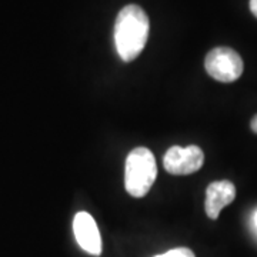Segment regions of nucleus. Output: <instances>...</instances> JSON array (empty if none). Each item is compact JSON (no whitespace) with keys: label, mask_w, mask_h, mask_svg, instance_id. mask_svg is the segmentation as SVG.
Instances as JSON below:
<instances>
[{"label":"nucleus","mask_w":257,"mask_h":257,"mask_svg":"<svg viewBox=\"0 0 257 257\" xmlns=\"http://www.w3.org/2000/svg\"><path fill=\"white\" fill-rule=\"evenodd\" d=\"M156 176V159L149 149L138 147L128 153L124 169V186L132 197L146 196Z\"/></svg>","instance_id":"f03ea898"},{"label":"nucleus","mask_w":257,"mask_h":257,"mask_svg":"<svg viewBox=\"0 0 257 257\" xmlns=\"http://www.w3.org/2000/svg\"><path fill=\"white\" fill-rule=\"evenodd\" d=\"M254 224H256V229H257V211L254 213Z\"/></svg>","instance_id":"9d476101"},{"label":"nucleus","mask_w":257,"mask_h":257,"mask_svg":"<svg viewBox=\"0 0 257 257\" xmlns=\"http://www.w3.org/2000/svg\"><path fill=\"white\" fill-rule=\"evenodd\" d=\"M73 231L76 241L80 247L92 254L100 256L101 254V237L97 224L92 216L86 211H80L74 216Z\"/></svg>","instance_id":"39448f33"},{"label":"nucleus","mask_w":257,"mask_h":257,"mask_svg":"<svg viewBox=\"0 0 257 257\" xmlns=\"http://www.w3.org/2000/svg\"><path fill=\"white\" fill-rule=\"evenodd\" d=\"M236 197V187L229 180L213 182L209 184L206 192V213L207 216L216 220L220 211L234 200Z\"/></svg>","instance_id":"423d86ee"},{"label":"nucleus","mask_w":257,"mask_h":257,"mask_svg":"<svg viewBox=\"0 0 257 257\" xmlns=\"http://www.w3.org/2000/svg\"><path fill=\"white\" fill-rule=\"evenodd\" d=\"M149 18L138 5L120 10L114 25L116 50L123 62H132L145 49L149 39Z\"/></svg>","instance_id":"f257e3e1"},{"label":"nucleus","mask_w":257,"mask_h":257,"mask_svg":"<svg viewBox=\"0 0 257 257\" xmlns=\"http://www.w3.org/2000/svg\"><path fill=\"white\" fill-rule=\"evenodd\" d=\"M204 67L214 80L231 83L243 73V60L239 53L230 47H216L206 56Z\"/></svg>","instance_id":"7ed1b4c3"},{"label":"nucleus","mask_w":257,"mask_h":257,"mask_svg":"<svg viewBox=\"0 0 257 257\" xmlns=\"http://www.w3.org/2000/svg\"><path fill=\"white\" fill-rule=\"evenodd\" d=\"M251 130L257 133V116H254V119L251 120Z\"/></svg>","instance_id":"1a4fd4ad"},{"label":"nucleus","mask_w":257,"mask_h":257,"mask_svg":"<svg viewBox=\"0 0 257 257\" xmlns=\"http://www.w3.org/2000/svg\"><path fill=\"white\" fill-rule=\"evenodd\" d=\"M155 257H196L190 248L187 247H177L173 250H169L163 254H157Z\"/></svg>","instance_id":"0eeeda50"},{"label":"nucleus","mask_w":257,"mask_h":257,"mask_svg":"<svg viewBox=\"0 0 257 257\" xmlns=\"http://www.w3.org/2000/svg\"><path fill=\"white\" fill-rule=\"evenodd\" d=\"M250 10L257 18V0H250Z\"/></svg>","instance_id":"6e6552de"},{"label":"nucleus","mask_w":257,"mask_h":257,"mask_svg":"<svg viewBox=\"0 0 257 257\" xmlns=\"http://www.w3.org/2000/svg\"><path fill=\"white\" fill-rule=\"evenodd\" d=\"M203 163L204 155L202 149L193 145L189 147H170L163 159L166 172L176 176L192 175L202 169Z\"/></svg>","instance_id":"20e7f679"}]
</instances>
